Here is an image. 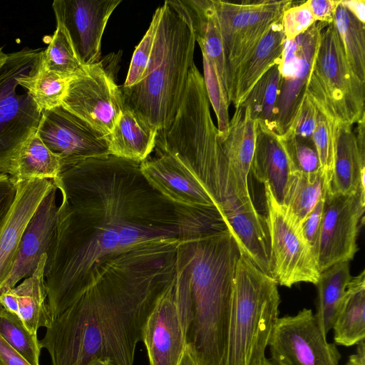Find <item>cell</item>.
I'll return each mask as SVG.
<instances>
[{"instance_id": "obj_27", "label": "cell", "mask_w": 365, "mask_h": 365, "mask_svg": "<svg viewBox=\"0 0 365 365\" xmlns=\"http://www.w3.org/2000/svg\"><path fill=\"white\" fill-rule=\"evenodd\" d=\"M181 1L190 15L201 51L215 63L227 92L225 50L213 1Z\"/></svg>"}, {"instance_id": "obj_40", "label": "cell", "mask_w": 365, "mask_h": 365, "mask_svg": "<svg viewBox=\"0 0 365 365\" xmlns=\"http://www.w3.org/2000/svg\"><path fill=\"white\" fill-rule=\"evenodd\" d=\"M158 25V15L155 11L143 38L135 48L128 75L124 84L125 88H129L138 83L144 77L151 56Z\"/></svg>"}, {"instance_id": "obj_12", "label": "cell", "mask_w": 365, "mask_h": 365, "mask_svg": "<svg viewBox=\"0 0 365 365\" xmlns=\"http://www.w3.org/2000/svg\"><path fill=\"white\" fill-rule=\"evenodd\" d=\"M61 106L105 138L123 108L120 87L101 61L71 79Z\"/></svg>"}, {"instance_id": "obj_11", "label": "cell", "mask_w": 365, "mask_h": 365, "mask_svg": "<svg viewBox=\"0 0 365 365\" xmlns=\"http://www.w3.org/2000/svg\"><path fill=\"white\" fill-rule=\"evenodd\" d=\"M326 336L312 309L278 318L268 342L272 361L277 365H339L341 354Z\"/></svg>"}, {"instance_id": "obj_26", "label": "cell", "mask_w": 365, "mask_h": 365, "mask_svg": "<svg viewBox=\"0 0 365 365\" xmlns=\"http://www.w3.org/2000/svg\"><path fill=\"white\" fill-rule=\"evenodd\" d=\"M157 135V129L123 106L113 129L106 138L110 155L142 162L153 151Z\"/></svg>"}, {"instance_id": "obj_49", "label": "cell", "mask_w": 365, "mask_h": 365, "mask_svg": "<svg viewBox=\"0 0 365 365\" xmlns=\"http://www.w3.org/2000/svg\"><path fill=\"white\" fill-rule=\"evenodd\" d=\"M356 353L349 356L346 365H365L364 340L357 344Z\"/></svg>"}, {"instance_id": "obj_3", "label": "cell", "mask_w": 365, "mask_h": 365, "mask_svg": "<svg viewBox=\"0 0 365 365\" xmlns=\"http://www.w3.org/2000/svg\"><path fill=\"white\" fill-rule=\"evenodd\" d=\"M240 250L228 230L182 242L175 298L186 349L199 365H221Z\"/></svg>"}, {"instance_id": "obj_25", "label": "cell", "mask_w": 365, "mask_h": 365, "mask_svg": "<svg viewBox=\"0 0 365 365\" xmlns=\"http://www.w3.org/2000/svg\"><path fill=\"white\" fill-rule=\"evenodd\" d=\"M365 159L361 158L352 125L338 124L333 175L325 194L350 195L365 191Z\"/></svg>"}, {"instance_id": "obj_10", "label": "cell", "mask_w": 365, "mask_h": 365, "mask_svg": "<svg viewBox=\"0 0 365 365\" xmlns=\"http://www.w3.org/2000/svg\"><path fill=\"white\" fill-rule=\"evenodd\" d=\"M264 187L272 277L287 287L299 282L316 285L321 272L303 225L275 200L268 185Z\"/></svg>"}, {"instance_id": "obj_21", "label": "cell", "mask_w": 365, "mask_h": 365, "mask_svg": "<svg viewBox=\"0 0 365 365\" xmlns=\"http://www.w3.org/2000/svg\"><path fill=\"white\" fill-rule=\"evenodd\" d=\"M250 171L282 205L294 170L281 136L258 123Z\"/></svg>"}, {"instance_id": "obj_13", "label": "cell", "mask_w": 365, "mask_h": 365, "mask_svg": "<svg viewBox=\"0 0 365 365\" xmlns=\"http://www.w3.org/2000/svg\"><path fill=\"white\" fill-rule=\"evenodd\" d=\"M365 191L350 195H324L317 260L320 272L349 262L358 250L356 240L364 225Z\"/></svg>"}, {"instance_id": "obj_5", "label": "cell", "mask_w": 365, "mask_h": 365, "mask_svg": "<svg viewBox=\"0 0 365 365\" xmlns=\"http://www.w3.org/2000/svg\"><path fill=\"white\" fill-rule=\"evenodd\" d=\"M180 162L212 200L241 254L272 276L271 252L265 217L251 197L240 190L230 172L217 135L195 134L176 139L165 152Z\"/></svg>"}, {"instance_id": "obj_53", "label": "cell", "mask_w": 365, "mask_h": 365, "mask_svg": "<svg viewBox=\"0 0 365 365\" xmlns=\"http://www.w3.org/2000/svg\"><path fill=\"white\" fill-rule=\"evenodd\" d=\"M255 365H277L272 361L268 360L266 357L264 358L262 361H260L258 364Z\"/></svg>"}, {"instance_id": "obj_34", "label": "cell", "mask_w": 365, "mask_h": 365, "mask_svg": "<svg viewBox=\"0 0 365 365\" xmlns=\"http://www.w3.org/2000/svg\"><path fill=\"white\" fill-rule=\"evenodd\" d=\"M56 20V30L47 48L40 51V59L48 71L64 76H76L83 72L86 66L82 63L66 26L60 19Z\"/></svg>"}, {"instance_id": "obj_52", "label": "cell", "mask_w": 365, "mask_h": 365, "mask_svg": "<svg viewBox=\"0 0 365 365\" xmlns=\"http://www.w3.org/2000/svg\"><path fill=\"white\" fill-rule=\"evenodd\" d=\"M89 365H113L108 360L97 359L92 361Z\"/></svg>"}, {"instance_id": "obj_28", "label": "cell", "mask_w": 365, "mask_h": 365, "mask_svg": "<svg viewBox=\"0 0 365 365\" xmlns=\"http://www.w3.org/2000/svg\"><path fill=\"white\" fill-rule=\"evenodd\" d=\"M335 344L350 346L365 337V272L351 278L333 327Z\"/></svg>"}, {"instance_id": "obj_8", "label": "cell", "mask_w": 365, "mask_h": 365, "mask_svg": "<svg viewBox=\"0 0 365 365\" xmlns=\"http://www.w3.org/2000/svg\"><path fill=\"white\" fill-rule=\"evenodd\" d=\"M40 49L7 53L0 71V173L9 175L15 153L39 124L42 111L28 92L18 93V78L29 71Z\"/></svg>"}, {"instance_id": "obj_51", "label": "cell", "mask_w": 365, "mask_h": 365, "mask_svg": "<svg viewBox=\"0 0 365 365\" xmlns=\"http://www.w3.org/2000/svg\"><path fill=\"white\" fill-rule=\"evenodd\" d=\"M7 60V53L3 51V47H0V71Z\"/></svg>"}, {"instance_id": "obj_37", "label": "cell", "mask_w": 365, "mask_h": 365, "mask_svg": "<svg viewBox=\"0 0 365 365\" xmlns=\"http://www.w3.org/2000/svg\"><path fill=\"white\" fill-rule=\"evenodd\" d=\"M202 55L203 78L209 99L217 120V130L220 141L227 133L230 117V101L227 92L215 63L204 53Z\"/></svg>"}, {"instance_id": "obj_6", "label": "cell", "mask_w": 365, "mask_h": 365, "mask_svg": "<svg viewBox=\"0 0 365 365\" xmlns=\"http://www.w3.org/2000/svg\"><path fill=\"white\" fill-rule=\"evenodd\" d=\"M274 278L240 255L235 268L226 352L221 365L262 361L278 319L280 296Z\"/></svg>"}, {"instance_id": "obj_42", "label": "cell", "mask_w": 365, "mask_h": 365, "mask_svg": "<svg viewBox=\"0 0 365 365\" xmlns=\"http://www.w3.org/2000/svg\"><path fill=\"white\" fill-rule=\"evenodd\" d=\"M318 113L317 106L305 93L294 121L284 135L290 134L302 138L312 139Z\"/></svg>"}, {"instance_id": "obj_15", "label": "cell", "mask_w": 365, "mask_h": 365, "mask_svg": "<svg viewBox=\"0 0 365 365\" xmlns=\"http://www.w3.org/2000/svg\"><path fill=\"white\" fill-rule=\"evenodd\" d=\"M121 0H56V19L66 26L84 66L100 61L102 36Z\"/></svg>"}, {"instance_id": "obj_9", "label": "cell", "mask_w": 365, "mask_h": 365, "mask_svg": "<svg viewBox=\"0 0 365 365\" xmlns=\"http://www.w3.org/2000/svg\"><path fill=\"white\" fill-rule=\"evenodd\" d=\"M226 61L227 93L238 66L250 56L270 28L282 20L290 0H212ZM229 98V97H228Z\"/></svg>"}, {"instance_id": "obj_30", "label": "cell", "mask_w": 365, "mask_h": 365, "mask_svg": "<svg viewBox=\"0 0 365 365\" xmlns=\"http://www.w3.org/2000/svg\"><path fill=\"white\" fill-rule=\"evenodd\" d=\"M351 278L349 262L335 264L320 273L316 284L317 298L314 315L326 334L333 327L341 302Z\"/></svg>"}, {"instance_id": "obj_39", "label": "cell", "mask_w": 365, "mask_h": 365, "mask_svg": "<svg viewBox=\"0 0 365 365\" xmlns=\"http://www.w3.org/2000/svg\"><path fill=\"white\" fill-rule=\"evenodd\" d=\"M280 136L284 143L294 172L311 173L321 170L312 139L302 138L290 134Z\"/></svg>"}, {"instance_id": "obj_50", "label": "cell", "mask_w": 365, "mask_h": 365, "mask_svg": "<svg viewBox=\"0 0 365 365\" xmlns=\"http://www.w3.org/2000/svg\"><path fill=\"white\" fill-rule=\"evenodd\" d=\"M178 365H199L189 351L185 349Z\"/></svg>"}, {"instance_id": "obj_19", "label": "cell", "mask_w": 365, "mask_h": 365, "mask_svg": "<svg viewBox=\"0 0 365 365\" xmlns=\"http://www.w3.org/2000/svg\"><path fill=\"white\" fill-rule=\"evenodd\" d=\"M153 151V156L149 155L140 162V169L155 189L178 204L215 206L205 189L180 162L168 153Z\"/></svg>"}, {"instance_id": "obj_16", "label": "cell", "mask_w": 365, "mask_h": 365, "mask_svg": "<svg viewBox=\"0 0 365 365\" xmlns=\"http://www.w3.org/2000/svg\"><path fill=\"white\" fill-rule=\"evenodd\" d=\"M54 186L43 197L22 235L10 272L0 285V296L31 276L53 242L58 207Z\"/></svg>"}, {"instance_id": "obj_32", "label": "cell", "mask_w": 365, "mask_h": 365, "mask_svg": "<svg viewBox=\"0 0 365 365\" xmlns=\"http://www.w3.org/2000/svg\"><path fill=\"white\" fill-rule=\"evenodd\" d=\"M333 24L351 68L365 83V24L358 20L341 0L336 6Z\"/></svg>"}, {"instance_id": "obj_24", "label": "cell", "mask_w": 365, "mask_h": 365, "mask_svg": "<svg viewBox=\"0 0 365 365\" xmlns=\"http://www.w3.org/2000/svg\"><path fill=\"white\" fill-rule=\"evenodd\" d=\"M257 128V123L251 117L248 107L240 105L235 108L227 135L221 141L229 169L247 197H251L248 175L255 152Z\"/></svg>"}, {"instance_id": "obj_22", "label": "cell", "mask_w": 365, "mask_h": 365, "mask_svg": "<svg viewBox=\"0 0 365 365\" xmlns=\"http://www.w3.org/2000/svg\"><path fill=\"white\" fill-rule=\"evenodd\" d=\"M46 258L47 254H44L31 276L0 296V304L17 315L28 331L34 335H37L39 328H48L53 320L44 281Z\"/></svg>"}, {"instance_id": "obj_17", "label": "cell", "mask_w": 365, "mask_h": 365, "mask_svg": "<svg viewBox=\"0 0 365 365\" xmlns=\"http://www.w3.org/2000/svg\"><path fill=\"white\" fill-rule=\"evenodd\" d=\"M175 281V275L145 324L142 341L150 365H178L186 349L176 304Z\"/></svg>"}, {"instance_id": "obj_31", "label": "cell", "mask_w": 365, "mask_h": 365, "mask_svg": "<svg viewBox=\"0 0 365 365\" xmlns=\"http://www.w3.org/2000/svg\"><path fill=\"white\" fill-rule=\"evenodd\" d=\"M40 51L29 71L18 78V84L26 89L43 111L62 105L69 83L73 77L48 71L40 59Z\"/></svg>"}, {"instance_id": "obj_14", "label": "cell", "mask_w": 365, "mask_h": 365, "mask_svg": "<svg viewBox=\"0 0 365 365\" xmlns=\"http://www.w3.org/2000/svg\"><path fill=\"white\" fill-rule=\"evenodd\" d=\"M36 132L62 168L109 155L106 138L62 106L42 111Z\"/></svg>"}, {"instance_id": "obj_4", "label": "cell", "mask_w": 365, "mask_h": 365, "mask_svg": "<svg viewBox=\"0 0 365 365\" xmlns=\"http://www.w3.org/2000/svg\"><path fill=\"white\" fill-rule=\"evenodd\" d=\"M155 12L157 30L145 76L136 85L120 89L123 106L158 132L170 125L179 108L194 63L196 39L181 0L165 1Z\"/></svg>"}, {"instance_id": "obj_48", "label": "cell", "mask_w": 365, "mask_h": 365, "mask_svg": "<svg viewBox=\"0 0 365 365\" xmlns=\"http://www.w3.org/2000/svg\"><path fill=\"white\" fill-rule=\"evenodd\" d=\"M355 135L359 153L365 159V115L356 123Z\"/></svg>"}, {"instance_id": "obj_44", "label": "cell", "mask_w": 365, "mask_h": 365, "mask_svg": "<svg viewBox=\"0 0 365 365\" xmlns=\"http://www.w3.org/2000/svg\"><path fill=\"white\" fill-rule=\"evenodd\" d=\"M16 195V183L10 175L0 174V227L3 224Z\"/></svg>"}, {"instance_id": "obj_43", "label": "cell", "mask_w": 365, "mask_h": 365, "mask_svg": "<svg viewBox=\"0 0 365 365\" xmlns=\"http://www.w3.org/2000/svg\"><path fill=\"white\" fill-rule=\"evenodd\" d=\"M324 196L319 201L314 210L303 223V231L317 258L323 217Z\"/></svg>"}, {"instance_id": "obj_38", "label": "cell", "mask_w": 365, "mask_h": 365, "mask_svg": "<svg viewBox=\"0 0 365 365\" xmlns=\"http://www.w3.org/2000/svg\"><path fill=\"white\" fill-rule=\"evenodd\" d=\"M338 124L319 110L312 139L315 146L324 178L326 191L331 180Z\"/></svg>"}, {"instance_id": "obj_33", "label": "cell", "mask_w": 365, "mask_h": 365, "mask_svg": "<svg viewBox=\"0 0 365 365\" xmlns=\"http://www.w3.org/2000/svg\"><path fill=\"white\" fill-rule=\"evenodd\" d=\"M325 192L321 170L311 173L294 172L282 205L303 225Z\"/></svg>"}, {"instance_id": "obj_20", "label": "cell", "mask_w": 365, "mask_h": 365, "mask_svg": "<svg viewBox=\"0 0 365 365\" xmlns=\"http://www.w3.org/2000/svg\"><path fill=\"white\" fill-rule=\"evenodd\" d=\"M55 186L51 180L16 183V195L0 227V285L8 275L24 231L43 197Z\"/></svg>"}, {"instance_id": "obj_41", "label": "cell", "mask_w": 365, "mask_h": 365, "mask_svg": "<svg viewBox=\"0 0 365 365\" xmlns=\"http://www.w3.org/2000/svg\"><path fill=\"white\" fill-rule=\"evenodd\" d=\"M281 22L287 41L294 40L305 33L316 22L309 1L292 5L286 9Z\"/></svg>"}, {"instance_id": "obj_1", "label": "cell", "mask_w": 365, "mask_h": 365, "mask_svg": "<svg viewBox=\"0 0 365 365\" xmlns=\"http://www.w3.org/2000/svg\"><path fill=\"white\" fill-rule=\"evenodd\" d=\"M62 194L44 281L56 318L109 275L153 264L190 241L227 230L217 209L178 204L112 155L62 168Z\"/></svg>"}, {"instance_id": "obj_47", "label": "cell", "mask_w": 365, "mask_h": 365, "mask_svg": "<svg viewBox=\"0 0 365 365\" xmlns=\"http://www.w3.org/2000/svg\"><path fill=\"white\" fill-rule=\"evenodd\" d=\"M344 6L361 22L365 24L364 0H341Z\"/></svg>"}, {"instance_id": "obj_36", "label": "cell", "mask_w": 365, "mask_h": 365, "mask_svg": "<svg viewBox=\"0 0 365 365\" xmlns=\"http://www.w3.org/2000/svg\"><path fill=\"white\" fill-rule=\"evenodd\" d=\"M0 335L31 365H40L41 345L37 335L31 334L19 317L0 304Z\"/></svg>"}, {"instance_id": "obj_7", "label": "cell", "mask_w": 365, "mask_h": 365, "mask_svg": "<svg viewBox=\"0 0 365 365\" xmlns=\"http://www.w3.org/2000/svg\"><path fill=\"white\" fill-rule=\"evenodd\" d=\"M351 68L333 23L321 34L306 93L337 124L353 125L365 115V86Z\"/></svg>"}, {"instance_id": "obj_35", "label": "cell", "mask_w": 365, "mask_h": 365, "mask_svg": "<svg viewBox=\"0 0 365 365\" xmlns=\"http://www.w3.org/2000/svg\"><path fill=\"white\" fill-rule=\"evenodd\" d=\"M280 81L281 73L277 63L259 78L242 103L248 107L251 117L258 124L272 131Z\"/></svg>"}, {"instance_id": "obj_23", "label": "cell", "mask_w": 365, "mask_h": 365, "mask_svg": "<svg viewBox=\"0 0 365 365\" xmlns=\"http://www.w3.org/2000/svg\"><path fill=\"white\" fill-rule=\"evenodd\" d=\"M281 21L270 28L235 71L228 97L230 103L235 108L242 105L259 78L270 68L279 63L285 42Z\"/></svg>"}, {"instance_id": "obj_29", "label": "cell", "mask_w": 365, "mask_h": 365, "mask_svg": "<svg viewBox=\"0 0 365 365\" xmlns=\"http://www.w3.org/2000/svg\"><path fill=\"white\" fill-rule=\"evenodd\" d=\"M61 169L60 158L47 148L36 130L15 153L9 175L16 183L34 179L53 180Z\"/></svg>"}, {"instance_id": "obj_46", "label": "cell", "mask_w": 365, "mask_h": 365, "mask_svg": "<svg viewBox=\"0 0 365 365\" xmlns=\"http://www.w3.org/2000/svg\"><path fill=\"white\" fill-rule=\"evenodd\" d=\"M0 365H31L0 335Z\"/></svg>"}, {"instance_id": "obj_2", "label": "cell", "mask_w": 365, "mask_h": 365, "mask_svg": "<svg viewBox=\"0 0 365 365\" xmlns=\"http://www.w3.org/2000/svg\"><path fill=\"white\" fill-rule=\"evenodd\" d=\"M175 273L138 274L103 280L53 319L39 341L52 365L97 359L133 365L145 324Z\"/></svg>"}, {"instance_id": "obj_18", "label": "cell", "mask_w": 365, "mask_h": 365, "mask_svg": "<svg viewBox=\"0 0 365 365\" xmlns=\"http://www.w3.org/2000/svg\"><path fill=\"white\" fill-rule=\"evenodd\" d=\"M327 24L316 21L299 36L298 60L292 71L281 77L274 118V131L284 135L291 126L306 93L309 75Z\"/></svg>"}, {"instance_id": "obj_45", "label": "cell", "mask_w": 365, "mask_h": 365, "mask_svg": "<svg viewBox=\"0 0 365 365\" xmlns=\"http://www.w3.org/2000/svg\"><path fill=\"white\" fill-rule=\"evenodd\" d=\"M316 21L329 24L333 23L339 0H308Z\"/></svg>"}]
</instances>
